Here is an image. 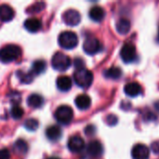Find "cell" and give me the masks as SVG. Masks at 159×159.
<instances>
[{"instance_id": "obj_7", "label": "cell", "mask_w": 159, "mask_h": 159, "mask_svg": "<svg viewBox=\"0 0 159 159\" xmlns=\"http://www.w3.org/2000/svg\"><path fill=\"white\" fill-rule=\"evenodd\" d=\"M83 49L87 54L94 55L102 50V45L96 37L91 36V37H88L85 40L83 44Z\"/></svg>"}, {"instance_id": "obj_34", "label": "cell", "mask_w": 159, "mask_h": 159, "mask_svg": "<svg viewBox=\"0 0 159 159\" xmlns=\"http://www.w3.org/2000/svg\"><path fill=\"white\" fill-rule=\"evenodd\" d=\"M158 39H159V29H158Z\"/></svg>"}, {"instance_id": "obj_12", "label": "cell", "mask_w": 159, "mask_h": 159, "mask_svg": "<svg viewBox=\"0 0 159 159\" xmlns=\"http://www.w3.org/2000/svg\"><path fill=\"white\" fill-rule=\"evenodd\" d=\"M124 91L129 97H137V96L142 94L143 89H142V86L139 83H137V82H129V83L126 84V86L124 88Z\"/></svg>"}, {"instance_id": "obj_17", "label": "cell", "mask_w": 159, "mask_h": 159, "mask_svg": "<svg viewBox=\"0 0 159 159\" xmlns=\"http://www.w3.org/2000/svg\"><path fill=\"white\" fill-rule=\"evenodd\" d=\"M105 17V11L102 7L95 6L90 8L89 10V18L96 21V22H101Z\"/></svg>"}, {"instance_id": "obj_20", "label": "cell", "mask_w": 159, "mask_h": 159, "mask_svg": "<svg viewBox=\"0 0 159 159\" xmlns=\"http://www.w3.org/2000/svg\"><path fill=\"white\" fill-rule=\"evenodd\" d=\"M46 68H47V63L45 61L43 60H37L33 62V65H32V74L34 75H41L43 74L45 71H46Z\"/></svg>"}, {"instance_id": "obj_10", "label": "cell", "mask_w": 159, "mask_h": 159, "mask_svg": "<svg viewBox=\"0 0 159 159\" xmlns=\"http://www.w3.org/2000/svg\"><path fill=\"white\" fill-rule=\"evenodd\" d=\"M68 148L73 153H79L85 148V142L78 135L73 136L68 141Z\"/></svg>"}, {"instance_id": "obj_4", "label": "cell", "mask_w": 159, "mask_h": 159, "mask_svg": "<svg viewBox=\"0 0 159 159\" xmlns=\"http://www.w3.org/2000/svg\"><path fill=\"white\" fill-rule=\"evenodd\" d=\"M71 59L69 56L65 55L62 52H56L51 59V65L52 67L60 72L66 71L71 66Z\"/></svg>"}, {"instance_id": "obj_22", "label": "cell", "mask_w": 159, "mask_h": 159, "mask_svg": "<svg viewBox=\"0 0 159 159\" xmlns=\"http://www.w3.org/2000/svg\"><path fill=\"white\" fill-rule=\"evenodd\" d=\"M104 76L106 78L110 79H118L122 75V70L118 67H111L104 71L103 73Z\"/></svg>"}, {"instance_id": "obj_21", "label": "cell", "mask_w": 159, "mask_h": 159, "mask_svg": "<svg viewBox=\"0 0 159 159\" xmlns=\"http://www.w3.org/2000/svg\"><path fill=\"white\" fill-rule=\"evenodd\" d=\"M131 27L130 21L127 19H120L116 22V31L120 34H126L129 32Z\"/></svg>"}, {"instance_id": "obj_32", "label": "cell", "mask_w": 159, "mask_h": 159, "mask_svg": "<svg viewBox=\"0 0 159 159\" xmlns=\"http://www.w3.org/2000/svg\"><path fill=\"white\" fill-rule=\"evenodd\" d=\"M155 107H156V109H157V110L159 112V101L156 102V103H155Z\"/></svg>"}, {"instance_id": "obj_16", "label": "cell", "mask_w": 159, "mask_h": 159, "mask_svg": "<svg viewBox=\"0 0 159 159\" xmlns=\"http://www.w3.org/2000/svg\"><path fill=\"white\" fill-rule=\"evenodd\" d=\"M14 18V10L8 5H0V20L1 21H10Z\"/></svg>"}, {"instance_id": "obj_3", "label": "cell", "mask_w": 159, "mask_h": 159, "mask_svg": "<svg viewBox=\"0 0 159 159\" xmlns=\"http://www.w3.org/2000/svg\"><path fill=\"white\" fill-rule=\"evenodd\" d=\"M58 42L62 48L73 49L78 44V37L75 33L71 31H65L60 34Z\"/></svg>"}, {"instance_id": "obj_26", "label": "cell", "mask_w": 159, "mask_h": 159, "mask_svg": "<svg viewBox=\"0 0 159 159\" xmlns=\"http://www.w3.org/2000/svg\"><path fill=\"white\" fill-rule=\"evenodd\" d=\"M10 115L12 118L18 120L22 117L23 116V109L20 105H13L11 110H10Z\"/></svg>"}, {"instance_id": "obj_14", "label": "cell", "mask_w": 159, "mask_h": 159, "mask_svg": "<svg viewBox=\"0 0 159 159\" xmlns=\"http://www.w3.org/2000/svg\"><path fill=\"white\" fill-rule=\"evenodd\" d=\"M24 28L30 33H36L42 28V22L39 19L29 18L24 21Z\"/></svg>"}, {"instance_id": "obj_15", "label": "cell", "mask_w": 159, "mask_h": 159, "mask_svg": "<svg viewBox=\"0 0 159 159\" xmlns=\"http://www.w3.org/2000/svg\"><path fill=\"white\" fill-rule=\"evenodd\" d=\"M75 102L79 110H88L91 105V99L87 94H80L75 98Z\"/></svg>"}, {"instance_id": "obj_31", "label": "cell", "mask_w": 159, "mask_h": 159, "mask_svg": "<svg viewBox=\"0 0 159 159\" xmlns=\"http://www.w3.org/2000/svg\"><path fill=\"white\" fill-rule=\"evenodd\" d=\"M85 132L87 133V135H93L95 132V128L93 126H88V128L85 129Z\"/></svg>"}, {"instance_id": "obj_24", "label": "cell", "mask_w": 159, "mask_h": 159, "mask_svg": "<svg viewBox=\"0 0 159 159\" xmlns=\"http://www.w3.org/2000/svg\"><path fill=\"white\" fill-rule=\"evenodd\" d=\"M14 151L20 155H24L28 152V144L23 140H18L13 145Z\"/></svg>"}, {"instance_id": "obj_6", "label": "cell", "mask_w": 159, "mask_h": 159, "mask_svg": "<svg viewBox=\"0 0 159 159\" xmlns=\"http://www.w3.org/2000/svg\"><path fill=\"white\" fill-rule=\"evenodd\" d=\"M120 57L122 61L126 63L133 62L137 58L135 46L131 43H126L120 50Z\"/></svg>"}, {"instance_id": "obj_13", "label": "cell", "mask_w": 159, "mask_h": 159, "mask_svg": "<svg viewBox=\"0 0 159 159\" xmlns=\"http://www.w3.org/2000/svg\"><path fill=\"white\" fill-rule=\"evenodd\" d=\"M62 130L59 126H50L46 129V136L51 142H57L61 138Z\"/></svg>"}, {"instance_id": "obj_33", "label": "cell", "mask_w": 159, "mask_h": 159, "mask_svg": "<svg viewBox=\"0 0 159 159\" xmlns=\"http://www.w3.org/2000/svg\"><path fill=\"white\" fill-rule=\"evenodd\" d=\"M47 159H61V158H59V157H48V158H47Z\"/></svg>"}, {"instance_id": "obj_9", "label": "cell", "mask_w": 159, "mask_h": 159, "mask_svg": "<svg viewBox=\"0 0 159 159\" xmlns=\"http://www.w3.org/2000/svg\"><path fill=\"white\" fill-rule=\"evenodd\" d=\"M131 155L133 159H148L150 156V150L146 145L138 143L133 146Z\"/></svg>"}, {"instance_id": "obj_27", "label": "cell", "mask_w": 159, "mask_h": 159, "mask_svg": "<svg viewBox=\"0 0 159 159\" xmlns=\"http://www.w3.org/2000/svg\"><path fill=\"white\" fill-rule=\"evenodd\" d=\"M45 6H46V4L44 2H36V3H34V5H32L28 8L27 12H30V13H37V12H40L41 10H43L45 8Z\"/></svg>"}, {"instance_id": "obj_8", "label": "cell", "mask_w": 159, "mask_h": 159, "mask_svg": "<svg viewBox=\"0 0 159 159\" xmlns=\"http://www.w3.org/2000/svg\"><path fill=\"white\" fill-rule=\"evenodd\" d=\"M62 20L65 24L69 26H75L81 21V15L75 9H68L63 13Z\"/></svg>"}, {"instance_id": "obj_28", "label": "cell", "mask_w": 159, "mask_h": 159, "mask_svg": "<svg viewBox=\"0 0 159 159\" xmlns=\"http://www.w3.org/2000/svg\"><path fill=\"white\" fill-rule=\"evenodd\" d=\"M106 122H107L108 125L114 126V125H116V124L117 123V117H116V116H114V115H110V116H107Z\"/></svg>"}, {"instance_id": "obj_29", "label": "cell", "mask_w": 159, "mask_h": 159, "mask_svg": "<svg viewBox=\"0 0 159 159\" xmlns=\"http://www.w3.org/2000/svg\"><path fill=\"white\" fill-rule=\"evenodd\" d=\"M0 159H10V154L7 149L0 150Z\"/></svg>"}, {"instance_id": "obj_5", "label": "cell", "mask_w": 159, "mask_h": 159, "mask_svg": "<svg viewBox=\"0 0 159 159\" xmlns=\"http://www.w3.org/2000/svg\"><path fill=\"white\" fill-rule=\"evenodd\" d=\"M56 120L61 125H68L72 122L74 117V111L68 105H61L57 108L55 115Z\"/></svg>"}, {"instance_id": "obj_30", "label": "cell", "mask_w": 159, "mask_h": 159, "mask_svg": "<svg viewBox=\"0 0 159 159\" xmlns=\"http://www.w3.org/2000/svg\"><path fill=\"white\" fill-rule=\"evenodd\" d=\"M75 66L76 67V70L85 68V67H84V61H83L81 59H79V58H77V59L75 61Z\"/></svg>"}, {"instance_id": "obj_1", "label": "cell", "mask_w": 159, "mask_h": 159, "mask_svg": "<svg viewBox=\"0 0 159 159\" xmlns=\"http://www.w3.org/2000/svg\"><path fill=\"white\" fill-rule=\"evenodd\" d=\"M21 55V48L17 45H7L0 49V61L3 63H9L17 59H19Z\"/></svg>"}, {"instance_id": "obj_19", "label": "cell", "mask_w": 159, "mask_h": 159, "mask_svg": "<svg viewBox=\"0 0 159 159\" xmlns=\"http://www.w3.org/2000/svg\"><path fill=\"white\" fill-rule=\"evenodd\" d=\"M44 103V99L38 94H32L27 99V104L32 108H40Z\"/></svg>"}, {"instance_id": "obj_18", "label": "cell", "mask_w": 159, "mask_h": 159, "mask_svg": "<svg viewBox=\"0 0 159 159\" xmlns=\"http://www.w3.org/2000/svg\"><path fill=\"white\" fill-rule=\"evenodd\" d=\"M73 86L72 80L69 76L66 75H61L60 77H58L57 79V88L61 90V91H68L71 89Z\"/></svg>"}, {"instance_id": "obj_11", "label": "cell", "mask_w": 159, "mask_h": 159, "mask_svg": "<svg viewBox=\"0 0 159 159\" xmlns=\"http://www.w3.org/2000/svg\"><path fill=\"white\" fill-rule=\"evenodd\" d=\"M87 152L89 156L98 157H101L103 153V146L99 141H92L88 144Z\"/></svg>"}, {"instance_id": "obj_25", "label": "cell", "mask_w": 159, "mask_h": 159, "mask_svg": "<svg viewBox=\"0 0 159 159\" xmlns=\"http://www.w3.org/2000/svg\"><path fill=\"white\" fill-rule=\"evenodd\" d=\"M24 128L27 129V130H30V131H34L38 129V126H39V123L36 119L34 118H30V119H27L25 120L24 122Z\"/></svg>"}, {"instance_id": "obj_23", "label": "cell", "mask_w": 159, "mask_h": 159, "mask_svg": "<svg viewBox=\"0 0 159 159\" xmlns=\"http://www.w3.org/2000/svg\"><path fill=\"white\" fill-rule=\"evenodd\" d=\"M16 75H17V77L20 79V81L21 83H24V84L32 83L33 80H34V75L31 72L25 73V72H22V71H17Z\"/></svg>"}, {"instance_id": "obj_2", "label": "cell", "mask_w": 159, "mask_h": 159, "mask_svg": "<svg viewBox=\"0 0 159 159\" xmlns=\"http://www.w3.org/2000/svg\"><path fill=\"white\" fill-rule=\"evenodd\" d=\"M74 79L78 87L82 89H88L93 82V74L91 71L86 68L78 69L74 74Z\"/></svg>"}]
</instances>
